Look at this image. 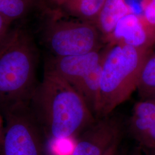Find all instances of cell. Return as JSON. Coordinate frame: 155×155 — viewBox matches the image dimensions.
Segmentation results:
<instances>
[{
  "label": "cell",
  "instance_id": "6da1fadb",
  "mask_svg": "<svg viewBox=\"0 0 155 155\" xmlns=\"http://www.w3.org/2000/svg\"><path fill=\"white\" fill-rule=\"evenodd\" d=\"M29 107L44 136L52 141L68 140L81 134L96 120L76 89L45 70Z\"/></svg>",
  "mask_w": 155,
  "mask_h": 155
},
{
  "label": "cell",
  "instance_id": "7a4b0ae2",
  "mask_svg": "<svg viewBox=\"0 0 155 155\" xmlns=\"http://www.w3.org/2000/svg\"><path fill=\"white\" fill-rule=\"evenodd\" d=\"M38 51L32 34L19 25L11 28L0 45L1 113L28 106L39 82Z\"/></svg>",
  "mask_w": 155,
  "mask_h": 155
},
{
  "label": "cell",
  "instance_id": "3957f363",
  "mask_svg": "<svg viewBox=\"0 0 155 155\" xmlns=\"http://www.w3.org/2000/svg\"><path fill=\"white\" fill-rule=\"evenodd\" d=\"M109 45L102 65L97 118L111 114L137 89L144 64L153 49L123 43Z\"/></svg>",
  "mask_w": 155,
  "mask_h": 155
},
{
  "label": "cell",
  "instance_id": "277c9868",
  "mask_svg": "<svg viewBox=\"0 0 155 155\" xmlns=\"http://www.w3.org/2000/svg\"><path fill=\"white\" fill-rule=\"evenodd\" d=\"M41 13L43 40L52 56L79 55L101 49L104 41L95 24L64 18L59 8L46 7Z\"/></svg>",
  "mask_w": 155,
  "mask_h": 155
},
{
  "label": "cell",
  "instance_id": "5b68a950",
  "mask_svg": "<svg viewBox=\"0 0 155 155\" xmlns=\"http://www.w3.org/2000/svg\"><path fill=\"white\" fill-rule=\"evenodd\" d=\"M2 114L5 125L0 141L1 155H43L44 134L29 105Z\"/></svg>",
  "mask_w": 155,
  "mask_h": 155
},
{
  "label": "cell",
  "instance_id": "8992f818",
  "mask_svg": "<svg viewBox=\"0 0 155 155\" xmlns=\"http://www.w3.org/2000/svg\"><path fill=\"white\" fill-rule=\"evenodd\" d=\"M122 130L121 120L112 113L97 118L81 133L71 155H104L120 141Z\"/></svg>",
  "mask_w": 155,
  "mask_h": 155
},
{
  "label": "cell",
  "instance_id": "52a82bcc",
  "mask_svg": "<svg viewBox=\"0 0 155 155\" xmlns=\"http://www.w3.org/2000/svg\"><path fill=\"white\" fill-rule=\"evenodd\" d=\"M109 45L105 50L68 56H51L46 61L45 69L55 74L75 87L81 80L93 71L102 61Z\"/></svg>",
  "mask_w": 155,
  "mask_h": 155
},
{
  "label": "cell",
  "instance_id": "ba28073f",
  "mask_svg": "<svg viewBox=\"0 0 155 155\" xmlns=\"http://www.w3.org/2000/svg\"><path fill=\"white\" fill-rule=\"evenodd\" d=\"M116 43L152 49L155 45V27L150 25L143 15L128 14L117 24L108 44Z\"/></svg>",
  "mask_w": 155,
  "mask_h": 155
},
{
  "label": "cell",
  "instance_id": "9c48e42d",
  "mask_svg": "<svg viewBox=\"0 0 155 155\" xmlns=\"http://www.w3.org/2000/svg\"><path fill=\"white\" fill-rule=\"evenodd\" d=\"M129 129L133 137L148 148H155V101L141 100L133 107Z\"/></svg>",
  "mask_w": 155,
  "mask_h": 155
},
{
  "label": "cell",
  "instance_id": "30bf717a",
  "mask_svg": "<svg viewBox=\"0 0 155 155\" xmlns=\"http://www.w3.org/2000/svg\"><path fill=\"white\" fill-rule=\"evenodd\" d=\"M132 13L126 0H106L95 22L104 42L109 43L117 24L124 17Z\"/></svg>",
  "mask_w": 155,
  "mask_h": 155
},
{
  "label": "cell",
  "instance_id": "8fae6325",
  "mask_svg": "<svg viewBox=\"0 0 155 155\" xmlns=\"http://www.w3.org/2000/svg\"><path fill=\"white\" fill-rule=\"evenodd\" d=\"M106 0H64L59 8L78 20L95 24Z\"/></svg>",
  "mask_w": 155,
  "mask_h": 155
},
{
  "label": "cell",
  "instance_id": "7c38bea8",
  "mask_svg": "<svg viewBox=\"0 0 155 155\" xmlns=\"http://www.w3.org/2000/svg\"><path fill=\"white\" fill-rule=\"evenodd\" d=\"M103 61L75 87L86 101L90 109L96 116L100 105V79Z\"/></svg>",
  "mask_w": 155,
  "mask_h": 155
},
{
  "label": "cell",
  "instance_id": "4fadbf2b",
  "mask_svg": "<svg viewBox=\"0 0 155 155\" xmlns=\"http://www.w3.org/2000/svg\"><path fill=\"white\" fill-rule=\"evenodd\" d=\"M45 6L41 0H0V14L12 24L24 18L34 9L41 11Z\"/></svg>",
  "mask_w": 155,
  "mask_h": 155
},
{
  "label": "cell",
  "instance_id": "5bb4252c",
  "mask_svg": "<svg viewBox=\"0 0 155 155\" xmlns=\"http://www.w3.org/2000/svg\"><path fill=\"white\" fill-rule=\"evenodd\" d=\"M137 90L141 100L149 98L155 91V45L144 64Z\"/></svg>",
  "mask_w": 155,
  "mask_h": 155
},
{
  "label": "cell",
  "instance_id": "9a60e30c",
  "mask_svg": "<svg viewBox=\"0 0 155 155\" xmlns=\"http://www.w3.org/2000/svg\"><path fill=\"white\" fill-rule=\"evenodd\" d=\"M143 16L150 25L155 27V0H150L146 6Z\"/></svg>",
  "mask_w": 155,
  "mask_h": 155
},
{
  "label": "cell",
  "instance_id": "2e32d148",
  "mask_svg": "<svg viewBox=\"0 0 155 155\" xmlns=\"http://www.w3.org/2000/svg\"><path fill=\"white\" fill-rule=\"evenodd\" d=\"M11 23L0 14V45L5 38L11 29Z\"/></svg>",
  "mask_w": 155,
  "mask_h": 155
},
{
  "label": "cell",
  "instance_id": "e0dca14e",
  "mask_svg": "<svg viewBox=\"0 0 155 155\" xmlns=\"http://www.w3.org/2000/svg\"><path fill=\"white\" fill-rule=\"evenodd\" d=\"M120 143L119 142H117L116 144L112 145L110 148L107 150V151L106 152L104 155H116L117 151L118 150V147Z\"/></svg>",
  "mask_w": 155,
  "mask_h": 155
},
{
  "label": "cell",
  "instance_id": "ac0fdd59",
  "mask_svg": "<svg viewBox=\"0 0 155 155\" xmlns=\"http://www.w3.org/2000/svg\"><path fill=\"white\" fill-rule=\"evenodd\" d=\"M54 8H59L64 0H48Z\"/></svg>",
  "mask_w": 155,
  "mask_h": 155
},
{
  "label": "cell",
  "instance_id": "d6986e66",
  "mask_svg": "<svg viewBox=\"0 0 155 155\" xmlns=\"http://www.w3.org/2000/svg\"><path fill=\"white\" fill-rule=\"evenodd\" d=\"M4 117L2 114V113L0 110V141L2 139V136L3 134V132L4 129Z\"/></svg>",
  "mask_w": 155,
  "mask_h": 155
},
{
  "label": "cell",
  "instance_id": "ffe728a7",
  "mask_svg": "<svg viewBox=\"0 0 155 155\" xmlns=\"http://www.w3.org/2000/svg\"><path fill=\"white\" fill-rule=\"evenodd\" d=\"M125 155H140V151L139 150H133L132 152H129V153H127V154Z\"/></svg>",
  "mask_w": 155,
  "mask_h": 155
},
{
  "label": "cell",
  "instance_id": "44dd1931",
  "mask_svg": "<svg viewBox=\"0 0 155 155\" xmlns=\"http://www.w3.org/2000/svg\"><path fill=\"white\" fill-rule=\"evenodd\" d=\"M148 99H150V100H153V101H155V91L153 93V94L150 96V98H148Z\"/></svg>",
  "mask_w": 155,
  "mask_h": 155
},
{
  "label": "cell",
  "instance_id": "7402d4cb",
  "mask_svg": "<svg viewBox=\"0 0 155 155\" xmlns=\"http://www.w3.org/2000/svg\"><path fill=\"white\" fill-rule=\"evenodd\" d=\"M152 151L151 152H152V155H155V149H151Z\"/></svg>",
  "mask_w": 155,
  "mask_h": 155
}]
</instances>
